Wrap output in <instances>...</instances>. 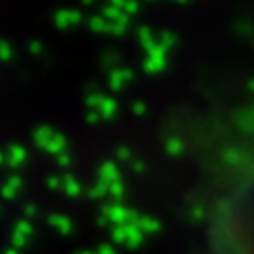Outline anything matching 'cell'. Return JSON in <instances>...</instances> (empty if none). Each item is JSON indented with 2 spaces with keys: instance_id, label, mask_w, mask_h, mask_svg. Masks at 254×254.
I'll use <instances>...</instances> for the list:
<instances>
[{
  "instance_id": "cell-1",
  "label": "cell",
  "mask_w": 254,
  "mask_h": 254,
  "mask_svg": "<svg viewBox=\"0 0 254 254\" xmlns=\"http://www.w3.org/2000/svg\"><path fill=\"white\" fill-rule=\"evenodd\" d=\"M146 58L142 62V68L146 72H160L166 66V48L160 42H154L148 50H146Z\"/></svg>"
},
{
  "instance_id": "cell-2",
  "label": "cell",
  "mask_w": 254,
  "mask_h": 254,
  "mask_svg": "<svg viewBox=\"0 0 254 254\" xmlns=\"http://www.w3.org/2000/svg\"><path fill=\"white\" fill-rule=\"evenodd\" d=\"M100 214H102V216H106V218H108V222H110L112 226H124V224H128V220H130V208L122 206L120 202L104 204Z\"/></svg>"
},
{
  "instance_id": "cell-3",
  "label": "cell",
  "mask_w": 254,
  "mask_h": 254,
  "mask_svg": "<svg viewBox=\"0 0 254 254\" xmlns=\"http://www.w3.org/2000/svg\"><path fill=\"white\" fill-rule=\"evenodd\" d=\"M82 22V12L80 10H70V8H62V10H56L54 12V24L56 28L60 30H66L74 24Z\"/></svg>"
},
{
  "instance_id": "cell-4",
  "label": "cell",
  "mask_w": 254,
  "mask_h": 254,
  "mask_svg": "<svg viewBox=\"0 0 254 254\" xmlns=\"http://www.w3.org/2000/svg\"><path fill=\"white\" fill-rule=\"evenodd\" d=\"M132 78V70L130 68H124V66H116L108 72V86L112 90H120L126 82Z\"/></svg>"
},
{
  "instance_id": "cell-5",
  "label": "cell",
  "mask_w": 254,
  "mask_h": 254,
  "mask_svg": "<svg viewBox=\"0 0 254 254\" xmlns=\"http://www.w3.org/2000/svg\"><path fill=\"white\" fill-rule=\"evenodd\" d=\"M24 162H26V148H24L22 144H16V142L8 144V150H6V164H8L10 168H18V166H22Z\"/></svg>"
},
{
  "instance_id": "cell-6",
  "label": "cell",
  "mask_w": 254,
  "mask_h": 254,
  "mask_svg": "<svg viewBox=\"0 0 254 254\" xmlns=\"http://www.w3.org/2000/svg\"><path fill=\"white\" fill-rule=\"evenodd\" d=\"M98 180L104 182V184L118 182V180H120V170H118V166H116L112 160L102 162L100 168H98Z\"/></svg>"
},
{
  "instance_id": "cell-7",
  "label": "cell",
  "mask_w": 254,
  "mask_h": 254,
  "mask_svg": "<svg viewBox=\"0 0 254 254\" xmlns=\"http://www.w3.org/2000/svg\"><path fill=\"white\" fill-rule=\"evenodd\" d=\"M20 186H22V178H20L18 174H10V176L6 178V182L0 186V196L6 198V200H12V198L18 194Z\"/></svg>"
},
{
  "instance_id": "cell-8",
  "label": "cell",
  "mask_w": 254,
  "mask_h": 254,
  "mask_svg": "<svg viewBox=\"0 0 254 254\" xmlns=\"http://www.w3.org/2000/svg\"><path fill=\"white\" fill-rule=\"evenodd\" d=\"M54 132H56V130H52L50 126H38V128H34V132H32V140H34V144H36L38 148L46 150V146H48V142L52 140Z\"/></svg>"
},
{
  "instance_id": "cell-9",
  "label": "cell",
  "mask_w": 254,
  "mask_h": 254,
  "mask_svg": "<svg viewBox=\"0 0 254 254\" xmlns=\"http://www.w3.org/2000/svg\"><path fill=\"white\" fill-rule=\"evenodd\" d=\"M60 178H62V190L66 192V196L76 198V196L82 194V186H80V182L72 174H62Z\"/></svg>"
},
{
  "instance_id": "cell-10",
  "label": "cell",
  "mask_w": 254,
  "mask_h": 254,
  "mask_svg": "<svg viewBox=\"0 0 254 254\" xmlns=\"http://www.w3.org/2000/svg\"><path fill=\"white\" fill-rule=\"evenodd\" d=\"M48 224L52 228H56L60 234H70L72 232V220L64 214H50L48 216Z\"/></svg>"
},
{
  "instance_id": "cell-11",
  "label": "cell",
  "mask_w": 254,
  "mask_h": 254,
  "mask_svg": "<svg viewBox=\"0 0 254 254\" xmlns=\"http://www.w3.org/2000/svg\"><path fill=\"white\" fill-rule=\"evenodd\" d=\"M66 146H68L66 136L60 134V132H54L52 140H50L48 146H46V152H48V154H54V156H60L62 152H66Z\"/></svg>"
},
{
  "instance_id": "cell-12",
  "label": "cell",
  "mask_w": 254,
  "mask_h": 254,
  "mask_svg": "<svg viewBox=\"0 0 254 254\" xmlns=\"http://www.w3.org/2000/svg\"><path fill=\"white\" fill-rule=\"evenodd\" d=\"M142 238H144V232L140 230L138 224H126V246L136 248V246H140Z\"/></svg>"
},
{
  "instance_id": "cell-13",
  "label": "cell",
  "mask_w": 254,
  "mask_h": 254,
  "mask_svg": "<svg viewBox=\"0 0 254 254\" xmlns=\"http://www.w3.org/2000/svg\"><path fill=\"white\" fill-rule=\"evenodd\" d=\"M104 98H106V96L100 94L92 84L86 86V98H84V102H86V108H88V110H100Z\"/></svg>"
},
{
  "instance_id": "cell-14",
  "label": "cell",
  "mask_w": 254,
  "mask_h": 254,
  "mask_svg": "<svg viewBox=\"0 0 254 254\" xmlns=\"http://www.w3.org/2000/svg\"><path fill=\"white\" fill-rule=\"evenodd\" d=\"M116 110H118V104H116V100H114L112 96H106L98 112H100L102 120H112V118L116 116Z\"/></svg>"
},
{
  "instance_id": "cell-15",
  "label": "cell",
  "mask_w": 254,
  "mask_h": 254,
  "mask_svg": "<svg viewBox=\"0 0 254 254\" xmlns=\"http://www.w3.org/2000/svg\"><path fill=\"white\" fill-rule=\"evenodd\" d=\"M138 226H140V230H142L144 234H150V232L160 230V222H158L156 218H152V216H140Z\"/></svg>"
},
{
  "instance_id": "cell-16",
  "label": "cell",
  "mask_w": 254,
  "mask_h": 254,
  "mask_svg": "<svg viewBox=\"0 0 254 254\" xmlns=\"http://www.w3.org/2000/svg\"><path fill=\"white\" fill-rule=\"evenodd\" d=\"M108 22H116V20H120L122 16H124V12L122 10H118L116 6H112V4H106V6H102V12H100Z\"/></svg>"
},
{
  "instance_id": "cell-17",
  "label": "cell",
  "mask_w": 254,
  "mask_h": 254,
  "mask_svg": "<svg viewBox=\"0 0 254 254\" xmlns=\"http://www.w3.org/2000/svg\"><path fill=\"white\" fill-rule=\"evenodd\" d=\"M88 26H90V30L92 32H108V20L100 14H96V16H92L90 18V22H88Z\"/></svg>"
},
{
  "instance_id": "cell-18",
  "label": "cell",
  "mask_w": 254,
  "mask_h": 254,
  "mask_svg": "<svg viewBox=\"0 0 254 254\" xmlns=\"http://www.w3.org/2000/svg\"><path fill=\"white\" fill-rule=\"evenodd\" d=\"M14 232L16 234H22V236H32V232H34V226L26 220V218H20V220H16L14 222Z\"/></svg>"
},
{
  "instance_id": "cell-19",
  "label": "cell",
  "mask_w": 254,
  "mask_h": 254,
  "mask_svg": "<svg viewBox=\"0 0 254 254\" xmlns=\"http://www.w3.org/2000/svg\"><path fill=\"white\" fill-rule=\"evenodd\" d=\"M110 240L114 244H126V224L124 226H112L110 228Z\"/></svg>"
},
{
  "instance_id": "cell-20",
  "label": "cell",
  "mask_w": 254,
  "mask_h": 254,
  "mask_svg": "<svg viewBox=\"0 0 254 254\" xmlns=\"http://www.w3.org/2000/svg\"><path fill=\"white\" fill-rule=\"evenodd\" d=\"M108 186H110V184H104V182L98 180V182L88 190V196H90V198H102V196H106V194H108Z\"/></svg>"
},
{
  "instance_id": "cell-21",
  "label": "cell",
  "mask_w": 254,
  "mask_h": 254,
  "mask_svg": "<svg viewBox=\"0 0 254 254\" xmlns=\"http://www.w3.org/2000/svg\"><path fill=\"white\" fill-rule=\"evenodd\" d=\"M138 38H140V44L144 46V50H148L156 40L152 38V32L146 28V26H142V28H138Z\"/></svg>"
},
{
  "instance_id": "cell-22",
  "label": "cell",
  "mask_w": 254,
  "mask_h": 254,
  "mask_svg": "<svg viewBox=\"0 0 254 254\" xmlns=\"http://www.w3.org/2000/svg\"><path fill=\"white\" fill-rule=\"evenodd\" d=\"M182 148H184V146H182V140H180V138L174 136V138H168V140H166V152H168L170 156H178V154L182 152Z\"/></svg>"
},
{
  "instance_id": "cell-23",
  "label": "cell",
  "mask_w": 254,
  "mask_h": 254,
  "mask_svg": "<svg viewBox=\"0 0 254 254\" xmlns=\"http://www.w3.org/2000/svg\"><path fill=\"white\" fill-rule=\"evenodd\" d=\"M108 194L118 202L120 198H122V194H124V184H122V180H118V182H112L110 186H108Z\"/></svg>"
},
{
  "instance_id": "cell-24",
  "label": "cell",
  "mask_w": 254,
  "mask_h": 254,
  "mask_svg": "<svg viewBox=\"0 0 254 254\" xmlns=\"http://www.w3.org/2000/svg\"><path fill=\"white\" fill-rule=\"evenodd\" d=\"M116 160H120V162H132V150L128 146H118L116 148Z\"/></svg>"
},
{
  "instance_id": "cell-25",
  "label": "cell",
  "mask_w": 254,
  "mask_h": 254,
  "mask_svg": "<svg viewBox=\"0 0 254 254\" xmlns=\"http://www.w3.org/2000/svg\"><path fill=\"white\" fill-rule=\"evenodd\" d=\"M10 58H12V46H10V42L0 40V60L8 62Z\"/></svg>"
},
{
  "instance_id": "cell-26",
  "label": "cell",
  "mask_w": 254,
  "mask_h": 254,
  "mask_svg": "<svg viewBox=\"0 0 254 254\" xmlns=\"http://www.w3.org/2000/svg\"><path fill=\"white\" fill-rule=\"evenodd\" d=\"M122 12H124V14H128V16L136 14V12H138V2H134V0H126Z\"/></svg>"
},
{
  "instance_id": "cell-27",
  "label": "cell",
  "mask_w": 254,
  "mask_h": 254,
  "mask_svg": "<svg viewBox=\"0 0 254 254\" xmlns=\"http://www.w3.org/2000/svg\"><path fill=\"white\" fill-rule=\"evenodd\" d=\"M26 242H28V238L26 236H22V234H16V232H12V240H10V244L14 246V248H22V246H26Z\"/></svg>"
},
{
  "instance_id": "cell-28",
  "label": "cell",
  "mask_w": 254,
  "mask_h": 254,
  "mask_svg": "<svg viewBox=\"0 0 254 254\" xmlns=\"http://www.w3.org/2000/svg\"><path fill=\"white\" fill-rule=\"evenodd\" d=\"M158 42H160V44H162V46H164V48L168 50V48H170V46H172V44L176 42V38H174V36H172L170 32H162V34H160V40H158Z\"/></svg>"
},
{
  "instance_id": "cell-29",
  "label": "cell",
  "mask_w": 254,
  "mask_h": 254,
  "mask_svg": "<svg viewBox=\"0 0 254 254\" xmlns=\"http://www.w3.org/2000/svg\"><path fill=\"white\" fill-rule=\"evenodd\" d=\"M46 186L50 190H60L62 188V178L60 176H48L46 178Z\"/></svg>"
},
{
  "instance_id": "cell-30",
  "label": "cell",
  "mask_w": 254,
  "mask_h": 254,
  "mask_svg": "<svg viewBox=\"0 0 254 254\" xmlns=\"http://www.w3.org/2000/svg\"><path fill=\"white\" fill-rule=\"evenodd\" d=\"M98 120H102V116H100L98 110H88L86 112V122L88 124H98Z\"/></svg>"
},
{
  "instance_id": "cell-31",
  "label": "cell",
  "mask_w": 254,
  "mask_h": 254,
  "mask_svg": "<svg viewBox=\"0 0 254 254\" xmlns=\"http://www.w3.org/2000/svg\"><path fill=\"white\" fill-rule=\"evenodd\" d=\"M70 162H72V158H70L68 152H62L60 156H56V164L58 166H70Z\"/></svg>"
},
{
  "instance_id": "cell-32",
  "label": "cell",
  "mask_w": 254,
  "mask_h": 254,
  "mask_svg": "<svg viewBox=\"0 0 254 254\" xmlns=\"http://www.w3.org/2000/svg\"><path fill=\"white\" fill-rule=\"evenodd\" d=\"M36 214H38V206H36V204H26V206H24V216H26V220H28V218H34Z\"/></svg>"
},
{
  "instance_id": "cell-33",
  "label": "cell",
  "mask_w": 254,
  "mask_h": 254,
  "mask_svg": "<svg viewBox=\"0 0 254 254\" xmlns=\"http://www.w3.org/2000/svg\"><path fill=\"white\" fill-rule=\"evenodd\" d=\"M132 112H134L136 116L146 114V104H144V102H140V100H138V102H134V104H132Z\"/></svg>"
},
{
  "instance_id": "cell-34",
  "label": "cell",
  "mask_w": 254,
  "mask_h": 254,
  "mask_svg": "<svg viewBox=\"0 0 254 254\" xmlns=\"http://www.w3.org/2000/svg\"><path fill=\"white\" fill-rule=\"evenodd\" d=\"M28 50H30L32 54H40V52H42V42H38V40H32V42L28 44Z\"/></svg>"
},
{
  "instance_id": "cell-35",
  "label": "cell",
  "mask_w": 254,
  "mask_h": 254,
  "mask_svg": "<svg viewBox=\"0 0 254 254\" xmlns=\"http://www.w3.org/2000/svg\"><path fill=\"white\" fill-rule=\"evenodd\" d=\"M96 254H116V252H114V248L110 244H100L96 248Z\"/></svg>"
},
{
  "instance_id": "cell-36",
  "label": "cell",
  "mask_w": 254,
  "mask_h": 254,
  "mask_svg": "<svg viewBox=\"0 0 254 254\" xmlns=\"http://www.w3.org/2000/svg\"><path fill=\"white\" fill-rule=\"evenodd\" d=\"M132 170H134V172H142V170H144V164H142L140 160H132Z\"/></svg>"
},
{
  "instance_id": "cell-37",
  "label": "cell",
  "mask_w": 254,
  "mask_h": 254,
  "mask_svg": "<svg viewBox=\"0 0 254 254\" xmlns=\"http://www.w3.org/2000/svg\"><path fill=\"white\" fill-rule=\"evenodd\" d=\"M96 224H98V226H108L110 222H108V218H106V216H102V214H100V216L96 218Z\"/></svg>"
},
{
  "instance_id": "cell-38",
  "label": "cell",
  "mask_w": 254,
  "mask_h": 254,
  "mask_svg": "<svg viewBox=\"0 0 254 254\" xmlns=\"http://www.w3.org/2000/svg\"><path fill=\"white\" fill-rule=\"evenodd\" d=\"M2 254H20V250H18V248H14V246H10V248H6Z\"/></svg>"
},
{
  "instance_id": "cell-39",
  "label": "cell",
  "mask_w": 254,
  "mask_h": 254,
  "mask_svg": "<svg viewBox=\"0 0 254 254\" xmlns=\"http://www.w3.org/2000/svg\"><path fill=\"white\" fill-rule=\"evenodd\" d=\"M2 164H6V154L0 150V166H2Z\"/></svg>"
},
{
  "instance_id": "cell-40",
  "label": "cell",
  "mask_w": 254,
  "mask_h": 254,
  "mask_svg": "<svg viewBox=\"0 0 254 254\" xmlns=\"http://www.w3.org/2000/svg\"><path fill=\"white\" fill-rule=\"evenodd\" d=\"M76 254H96V252H88V250H82V252H76Z\"/></svg>"
}]
</instances>
